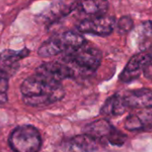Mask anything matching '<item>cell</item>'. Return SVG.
<instances>
[{
    "mask_svg": "<svg viewBox=\"0 0 152 152\" xmlns=\"http://www.w3.org/2000/svg\"><path fill=\"white\" fill-rule=\"evenodd\" d=\"M22 100L32 107H45L61 100L65 91L61 82L39 74L27 77L21 86Z\"/></svg>",
    "mask_w": 152,
    "mask_h": 152,
    "instance_id": "cell-1",
    "label": "cell"
},
{
    "mask_svg": "<svg viewBox=\"0 0 152 152\" xmlns=\"http://www.w3.org/2000/svg\"><path fill=\"white\" fill-rule=\"evenodd\" d=\"M152 106V91L142 88L114 94L101 108L104 116H120L129 110H136Z\"/></svg>",
    "mask_w": 152,
    "mask_h": 152,
    "instance_id": "cell-2",
    "label": "cell"
},
{
    "mask_svg": "<svg viewBox=\"0 0 152 152\" xmlns=\"http://www.w3.org/2000/svg\"><path fill=\"white\" fill-rule=\"evenodd\" d=\"M101 60V52L88 43H84L77 49L65 53L63 61L72 69L75 77L77 76H89L95 72L99 67Z\"/></svg>",
    "mask_w": 152,
    "mask_h": 152,
    "instance_id": "cell-3",
    "label": "cell"
},
{
    "mask_svg": "<svg viewBox=\"0 0 152 152\" xmlns=\"http://www.w3.org/2000/svg\"><path fill=\"white\" fill-rule=\"evenodd\" d=\"M86 43L84 37L77 32L66 31L56 35L45 41L39 49V55L50 57L62 53H70Z\"/></svg>",
    "mask_w": 152,
    "mask_h": 152,
    "instance_id": "cell-4",
    "label": "cell"
},
{
    "mask_svg": "<svg viewBox=\"0 0 152 152\" xmlns=\"http://www.w3.org/2000/svg\"><path fill=\"white\" fill-rule=\"evenodd\" d=\"M9 145L14 152H39L42 140L39 132L32 126H21L11 134Z\"/></svg>",
    "mask_w": 152,
    "mask_h": 152,
    "instance_id": "cell-5",
    "label": "cell"
},
{
    "mask_svg": "<svg viewBox=\"0 0 152 152\" xmlns=\"http://www.w3.org/2000/svg\"><path fill=\"white\" fill-rule=\"evenodd\" d=\"M86 134L91 136L95 140L106 139L113 145H122L126 139V136L116 130L107 120L101 119L90 123L85 128Z\"/></svg>",
    "mask_w": 152,
    "mask_h": 152,
    "instance_id": "cell-6",
    "label": "cell"
},
{
    "mask_svg": "<svg viewBox=\"0 0 152 152\" xmlns=\"http://www.w3.org/2000/svg\"><path fill=\"white\" fill-rule=\"evenodd\" d=\"M116 27V19L112 16H99L83 20L79 23L77 29L83 33H91L98 36H108Z\"/></svg>",
    "mask_w": 152,
    "mask_h": 152,
    "instance_id": "cell-7",
    "label": "cell"
},
{
    "mask_svg": "<svg viewBox=\"0 0 152 152\" xmlns=\"http://www.w3.org/2000/svg\"><path fill=\"white\" fill-rule=\"evenodd\" d=\"M152 60V52L142 51L133 56L120 75V80L124 83H128L138 78L144 68Z\"/></svg>",
    "mask_w": 152,
    "mask_h": 152,
    "instance_id": "cell-8",
    "label": "cell"
},
{
    "mask_svg": "<svg viewBox=\"0 0 152 152\" xmlns=\"http://www.w3.org/2000/svg\"><path fill=\"white\" fill-rule=\"evenodd\" d=\"M36 74L41 75L47 78L61 82L63 79L74 77L72 69L64 61H52L41 64L37 69Z\"/></svg>",
    "mask_w": 152,
    "mask_h": 152,
    "instance_id": "cell-9",
    "label": "cell"
},
{
    "mask_svg": "<svg viewBox=\"0 0 152 152\" xmlns=\"http://www.w3.org/2000/svg\"><path fill=\"white\" fill-rule=\"evenodd\" d=\"M125 127L133 132L152 129V106L136 110L126 118Z\"/></svg>",
    "mask_w": 152,
    "mask_h": 152,
    "instance_id": "cell-10",
    "label": "cell"
},
{
    "mask_svg": "<svg viewBox=\"0 0 152 152\" xmlns=\"http://www.w3.org/2000/svg\"><path fill=\"white\" fill-rule=\"evenodd\" d=\"M79 0H60L50 5L42 14V20L46 22L56 21L76 10Z\"/></svg>",
    "mask_w": 152,
    "mask_h": 152,
    "instance_id": "cell-11",
    "label": "cell"
},
{
    "mask_svg": "<svg viewBox=\"0 0 152 152\" xmlns=\"http://www.w3.org/2000/svg\"><path fill=\"white\" fill-rule=\"evenodd\" d=\"M29 53L30 52L27 49L21 51H4L0 54V71L5 74L8 77L13 75L19 67V61L26 57Z\"/></svg>",
    "mask_w": 152,
    "mask_h": 152,
    "instance_id": "cell-12",
    "label": "cell"
},
{
    "mask_svg": "<svg viewBox=\"0 0 152 152\" xmlns=\"http://www.w3.org/2000/svg\"><path fill=\"white\" fill-rule=\"evenodd\" d=\"M97 142L91 136L84 134L74 136L63 144L64 152H94L97 150Z\"/></svg>",
    "mask_w": 152,
    "mask_h": 152,
    "instance_id": "cell-13",
    "label": "cell"
},
{
    "mask_svg": "<svg viewBox=\"0 0 152 152\" xmlns=\"http://www.w3.org/2000/svg\"><path fill=\"white\" fill-rule=\"evenodd\" d=\"M108 0H79L76 10L90 18L106 15L108 10Z\"/></svg>",
    "mask_w": 152,
    "mask_h": 152,
    "instance_id": "cell-14",
    "label": "cell"
},
{
    "mask_svg": "<svg viewBox=\"0 0 152 152\" xmlns=\"http://www.w3.org/2000/svg\"><path fill=\"white\" fill-rule=\"evenodd\" d=\"M138 43L142 51H148L152 47V20L144 21L139 28Z\"/></svg>",
    "mask_w": 152,
    "mask_h": 152,
    "instance_id": "cell-15",
    "label": "cell"
},
{
    "mask_svg": "<svg viewBox=\"0 0 152 152\" xmlns=\"http://www.w3.org/2000/svg\"><path fill=\"white\" fill-rule=\"evenodd\" d=\"M133 28V21L129 16H124L118 20L117 28H118V32H120L121 34L128 33Z\"/></svg>",
    "mask_w": 152,
    "mask_h": 152,
    "instance_id": "cell-16",
    "label": "cell"
},
{
    "mask_svg": "<svg viewBox=\"0 0 152 152\" xmlns=\"http://www.w3.org/2000/svg\"><path fill=\"white\" fill-rule=\"evenodd\" d=\"M8 77L0 71V103L4 102L7 100L8 90Z\"/></svg>",
    "mask_w": 152,
    "mask_h": 152,
    "instance_id": "cell-17",
    "label": "cell"
},
{
    "mask_svg": "<svg viewBox=\"0 0 152 152\" xmlns=\"http://www.w3.org/2000/svg\"><path fill=\"white\" fill-rule=\"evenodd\" d=\"M143 74L145 77L149 80L152 81V60L147 64V66L143 69Z\"/></svg>",
    "mask_w": 152,
    "mask_h": 152,
    "instance_id": "cell-18",
    "label": "cell"
}]
</instances>
